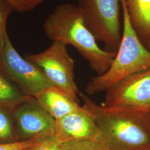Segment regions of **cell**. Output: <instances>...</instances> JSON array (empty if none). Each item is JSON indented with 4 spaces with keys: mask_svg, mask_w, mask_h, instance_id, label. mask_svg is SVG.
Wrapping results in <instances>:
<instances>
[{
    "mask_svg": "<svg viewBox=\"0 0 150 150\" xmlns=\"http://www.w3.org/2000/svg\"><path fill=\"white\" fill-rule=\"evenodd\" d=\"M17 131L31 139L54 133L56 120L34 97L22 102L12 111Z\"/></svg>",
    "mask_w": 150,
    "mask_h": 150,
    "instance_id": "8",
    "label": "cell"
},
{
    "mask_svg": "<svg viewBox=\"0 0 150 150\" xmlns=\"http://www.w3.org/2000/svg\"><path fill=\"white\" fill-rule=\"evenodd\" d=\"M139 40L150 48V0H122Z\"/></svg>",
    "mask_w": 150,
    "mask_h": 150,
    "instance_id": "11",
    "label": "cell"
},
{
    "mask_svg": "<svg viewBox=\"0 0 150 150\" xmlns=\"http://www.w3.org/2000/svg\"><path fill=\"white\" fill-rule=\"evenodd\" d=\"M120 3L123 26L120 47L107 72L93 77L88 83L86 92L89 95L106 92L129 76L150 69V51L142 43L135 32L122 0Z\"/></svg>",
    "mask_w": 150,
    "mask_h": 150,
    "instance_id": "3",
    "label": "cell"
},
{
    "mask_svg": "<svg viewBox=\"0 0 150 150\" xmlns=\"http://www.w3.org/2000/svg\"><path fill=\"white\" fill-rule=\"evenodd\" d=\"M103 106L150 112V69L132 75L109 88Z\"/></svg>",
    "mask_w": 150,
    "mask_h": 150,
    "instance_id": "7",
    "label": "cell"
},
{
    "mask_svg": "<svg viewBox=\"0 0 150 150\" xmlns=\"http://www.w3.org/2000/svg\"></svg>",
    "mask_w": 150,
    "mask_h": 150,
    "instance_id": "20",
    "label": "cell"
},
{
    "mask_svg": "<svg viewBox=\"0 0 150 150\" xmlns=\"http://www.w3.org/2000/svg\"><path fill=\"white\" fill-rule=\"evenodd\" d=\"M0 72L28 96L34 97L40 91L54 86L37 66L22 57L8 36L0 52Z\"/></svg>",
    "mask_w": 150,
    "mask_h": 150,
    "instance_id": "5",
    "label": "cell"
},
{
    "mask_svg": "<svg viewBox=\"0 0 150 150\" xmlns=\"http://www.w3.org/2000/svg\"><path fill=\"white\" fill-rule=\"evenodd\" d=\"M61 150H106L96 141L64 142Z\"/></svg>",
    "mask_w": 150,
    "mask_h": 150,
    "instance_id": "18",
    "label": "cell"
},
{
    "mask_svg": "<svg viewBox=\"0 0 150 150\" xmlns=\"http://www.w3.org/2000/svg\"><path fill=\"white\" fill-rule=\"evenodd\" d=\"M43 137H38L31 139L0 144V150H28L36 145Z\"/></svg>",
    "mask_w": 150,
    "mask_h": 150,
    "instance_id": "16",
    "label": "cell"
},
{
    "mask_svg": "<svg viewBox=\"0 0 150 150\" xmlns=\"http://www.w3.org/2000/svg\"><path fill=\"white\" fill-rule=\"evenodd\" d=\"M149 50H150V48H149Z\"/></svg>",
    "mask_w": 150,
    "mask_h": 150,
    "instance_id": "19",
    "label": "cell"
},
{
    "mask_svg": "<svg viewBox=\"0 0 150 150\" xmlns=\"http://www.w3.org/2000/svg\"><path fill=\"white\" fill-rule=\"evenodd\" d=\"M18 87L13 85L0 72V108L11 112L28 98Z\"/></svg>",
    "mask_w": 150,
    "mask_h": 150,
    "instance_id": "12",
    "label": "cell"
},
{
    "mask_svg": "<svg viewBox=\"0 0 150 150\" xmlns=\"http://www.w3.org/2000/svg\"><path fill=\"white\" fill-rule=\"evenodd\" d=\"M54 134L64 143L96 141L100 134L92 117L82 106L56 120Z\"/></svg>",
    "mask_w": 150,
    "mask_h": 150,
    "instance_id": "9",
    "label": "cell"
},
{
    "mask_svg": "<svg viewBox=\"0 0 150 150\" xmlns=\"http://www.w3.org/2000/svg\"><path fill=\"white\" fill-rule=\"evenodd\" d=\"M77 6L97 41L103 43L105 50L117 53L122 35L120 0H79Z\"/></svg>",
    "mask_w": 150,
    "mask_h": 150,
    "instance_id": "4",
    "label": "cell"
},
{
    "mask_svg": "<svg viewBox=\"0 0 150 150\" xmlns=\"http://www.w3.org/2000/svg\"><path fill=\"white\" fill-rule=\"evenodd\" d=\"M43 28L50 40L74 46L98 76L107 72L116 55L98 46L86 27L82 12L77 6L69 4L57 6L45 20Z\"/></svg>",
    "mask_w": 150,
    "mask_h": 150,
    "instance_id": "2",
    "label": "cell"
},
{
    "mask_svg": "<svg viewBox=\"0 0 150 150\" xmlns=\"http://www.w3.org/2000/svg\"><path fill=\"white\" fill-rule=\"evenodd\" d=\"M13 7L14 11L26 13L34 10L40 5L43 0H6Z\"/></svg>",
    "mask_w": 150,
    "mask_h": 150,
    "instance_id": "17",
    "label": "cell"
},
{
    "mask_svg": "<svg viewBox=\"0 0 150 150\" xmlns=\"http://www.w3.org/2000/svg\"><path fill=\"white\" fill-rule=\"evenodd\" d=\"M79 95L100 131L96 142L105 150H150V113L106 107Z\"/></svg>",
    "mask_w": 150,
    "mask_h": 150,
    "instance_id": "1",
    "label": "cell"
},
{
    "mask_svg": "<svg viewBox=\"0 0 150 150\" xmlns=\"http://www.w3.org/2000/svg\"><path fill=\"white\" fill-rule=\"evenodd\" d=\"M66 46L60 41H54L45 51L27 55L26 59L37 66L54 86L67 91L79 100L77 95L80 92L74 80L75 61Z\"/></svg>",
    "mask_w": 150,
    "mask_h": 150,
    "instance_id": "6",
    "label": "cell"
},
{
    "mask_svg": "<svg viewBox=\"0 0 150 150\" xmlns=\"http://www.w3.org/2000/svg\"><path fill=\"white\" fill-rule=\"evenodd\" d=\"M34 98L55 120L81 107L78 100L57 86H50L38 93Z\"/></svg>",
    "mask_w": 150,
    "mask_h": 150,
    "instance_id": "10",
    "label": "cell"
},
{
    "mask_svg": "<svg viewBox=\"0 0 150 150\" xmlns=\"http://www.w3.org/2000/svg\"><path fill=\"white\" fill-rule=\"evenodd\" d=\"M64 142L54 134L43 137L28 150H61Z\"/></svg>",
    "mask_w": 150,
    "mask_h": 150,
    "instance_id": "15",
    "label": "cell"
},
{
    "mask_svg": "<svg viewBox=\"0 0 150 150\" xmlns=\"http://www.w3.org/2000/svg\"><path fill=\"white\" fill-rule=\"evenodd\" d=\"M14 10L6 0H0V52L4 48L8 34L6 25L8 17Z\"/></svg>",
    "mask_w": 150,
    "mask_h": 150,
    "instance_id": "14",
    "label": "cell"
},
{
    "mask_svg": "<svg viewBox=\"0 0 150 150\" xmlns=\"http://www.w3.org/2000/svg\"><path fill=\"white\" fill-rule=\"evenodd\" d=\"M15 126L11 111L0 108V141L11 139L14 136Z\"/></svg>",
    "mask_w": 150,
    "mask_h": 150,
    "instance_id": "13",
    "label": "cell"
}]
</instances>
